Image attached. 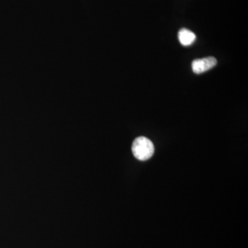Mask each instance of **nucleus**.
Masks as SVG:
<instances>
[{
  "instance_id": "7ed1b4c3",
  "label": "nucleus",
  "mask_w": 248,
  "mask_h": 248,
  "mask_svg": "<svg viewBox=\"0 0 248 248\" xmlns=\"http://www.w3.org/2000/svg\"><path fill=\"white\" fill-rule=\"evenodd\" d=\"M178 38L181 45L184 46H188L192 45L196 40V35L192 31L188 29H182L179 31Z\"/></svg>"
},
{
  "instance_id": "f257e3e1",
  "label": "nucleus",
  "mask_w": 248,
  "mask_h": 248,
  "mask_svg": "<svg viewBox=\"0 0 248 248\" xmlns=\"http://www.w3.org/2000/svg\"><path fill=\"white\" fill-rule=\"evenodd\" d=\"M132 152L135 158L140 161H146L153 156L155 147L153 142L145 137L135 139L132 146Z\"/></svg>"
},
{
  "instance_id": "f03ea898",
  "label": "nucleus",
  "mask_w": 248,
  "mask_h": 248,
  "mask_svg": "<svg viewBox=\"0 0 248 248\" xmlns=\"http://www.w3.org/2000/svg\"><path fill=\"white\" fill-rule=\"evenodd\" d=\"M217 61L213 57H208L194 60L192 63V69L196 74H202L212 69L216 66Z\"/></svg>"
}]
</instances>
